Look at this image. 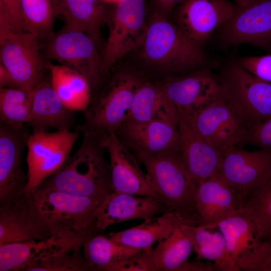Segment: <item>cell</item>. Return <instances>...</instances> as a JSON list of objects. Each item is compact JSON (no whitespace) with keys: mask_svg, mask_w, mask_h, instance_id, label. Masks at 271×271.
<instances>
[{"mask_svg":"<svg viewBox=\"0 0 271 271\" xmlns=\"http://www.w3.org/2000/svg\"><path fill=\"white\" fill-rule=\"evenodd\" d=\"M80 132L83 140L79 148L38 188L103 199L113 190L101 132L91 129Z\"/></svg>","mask_w":271,"mask_h":271,"instance_id":"6da1fadb","label":"cell"},{"mask_svg":"<svg viewBox=\"0 0 271 271\" xmlns=\"http://www.w3.org/2000/svg\"><path fill=\"white\" fill-rule=\"evenodd\" d=\"M41 41L28 31L15 28L0 16V60L18 87L33 89L48 76Z\"/></svg>","mask_w":271,"mask_h":271,"instance_id":"5b68a950","label":"cell"},{"mask_svg":"<svg viewBox=\"0 0 271 271\" xmlns=\"http://www.w3.org/2000/svg\"><path fill=\"white\" fill-rule=\"evenodd\" d=\"M217 172L239 194L242 204L246 195L271 175V151L235 147L221 152Z\"/></svg>","mask_w":271,"mask_h":271,"instance_id":"9a60e30c","label":"cell"},{"mask_svg":"<svg viewBox=\"0 0 271 271\" xmlns=\"http://www.w3.org/2000/svg\"><path fill=\"white\" fill-rule=\"evenodd\" d=\"M234 3L239 5L247 4L254 0H233Z\"/></svg>","mask_w":271,"mask_h":271,"instance_id":"f6af8a7d","label":"cell"},{"mask_svg":"<svg viewBox=\"0 0 271 271\" xmlns=\"http://www.w3.org/2000/svg\"><path fill=\"white\" fill-rule=\"evenodd\" d=\"M113 5L106 23L108 35L102 55L103 77L118 60L141 46L148 28L145 0H120Z\"/></svg>","mask_w":271,"mask_h":271,"instance_id":"52a82bcc","label":"cell"},{"mask_svg":"<svg viewBox=\"0 0 271 271\" xmlns=\"http://www.w3.org/2000/svg\"><path fill=\"white\" fill-rule=\"evenodd\" d=\"M52 85L68 109L86 111L92 100V89L87 79L77 71L47 61Z\"/></svg>","mask_w":271,"mask_h":271,"instance_id":"83f0119b","label":"cell"},{"mask_svg":"<svg viewBox=\"0 0 271 271\" xmlns=\"http://www.w3.org/2000/svg\"><path fill=\"white\" fill-rule=\"evenodd\" d=\"M143 57L155 65L174 72L209 66L204 50L194 45L178 27L156 13L148 24L140 46Z\"/></svg>","mask_w":271,"mask_h":271,"instance_id":"7a4b0ae2","label":"cell"},{"mask_svg":"<svg viewBox=\"0 0 271 271\" xmlns=\"http://www.w3.org/2000/svg\"><path fill=\"white\" fill-rule=\"evenodd\" d=\"M18 87L7 68L0 63V88Z\"/></svg>","mask_w":271,"mask_h":271,"instance_id":"7bdbcfd3","label":"cell"},{"mask_svg":"<svg viewBox=\"0 0 271 271\" xmlns=\"http://www.w3.org/2000/svg\"><path fill=\"white\" fill-rule=\"evenodd\" d=\"M193 250V245L178 227L160 240L153 250L156 271H178Z\"/></svg>","mask_w":271,"mask_h":271,"instance_id":"1f68e13d","label":"cell"},{"mask_svg":"<svg viewBox=\"0 0 271 271\" xmlns=\"http://www.w3.org/2000/svg\"><path fill=\"white\" fill-rule=\"evenodd\" d=\"M240 209L252 220L260 237L271 241V175L246 195Z\"/></svg>","mask_w":271,"mask_h":271,"instance_id":"d6a6232c","label":"cell"},{"mask_svg":"<svg viewBox=\"0 0 271 271\" xmlns=\"http://www.w3.org/2000/svg\"><path fill=\"white\" fill-rule=\"evenodd\" d=\"M178 127L180 153L188 173L198 187L217 171L221 152L208 144L180 116Z\"/></svg>","mask_w":271,"mask_h":271,"instance_id":"7402d4cb","label":"cell"},{"mask_svg":"<svg viewBox=\"0 0 271 271\" xmlns=\"http://www.w3.org/2000/svg\"><path fill=\"white\" fill-rule=\"evenodd\" d=\"M201 220L197 213L186 214L167 209L158 217L145 220L142 224L117 232L108 236L122 244L137 249L152 247L175 228L182 225H197Z\"/></svg>","mask_w":271,"mask_h":271,"instance_id":"603a6c76","label":"cell"},{"mask_svg":"<svg viewBox=\"0 0 271 271\" xmlns=\"http://www.w3.org/2000/svg\"><path fill=\"white\" fill-rule=\"evenodd\" d=\"M67 240L52 235L45 240L0 245V271L26 270L33 263L54 252Z\"/></svg>","mask_w":271,"mask_h":271,"instance_id":"f1b7e54d","label":"cell"},{"mask_svg":"<svg viewBox=\"0 0 271 271\" xmlns=\"http://www.w3.org/2000/svg\"><path fill=\"white\" fill-rule=\"evenodd\" d=\"M33 90L21 87L0 88V120L15 129L25 128L29 119Z\"/></svg>","mask_w":271,"mask_h":271,"instance_id":"836d02e7","label":"cell"},{"mask_svg":"<svg viewBox=\"0 0 271 271\" xmlns=\"http://www.w3.org/2000/svg\"><path fill=\"white\" fill-rule=\"evenodd\" d=\"M233 6L229 0H184L174 10L175 24L190 41L204 50L212 35L229 20Z\"/></svg>","mask_w":271,"mask_h":271,"instance_id":"5bb4252c","label":"cell"},{"mask_svg":"<svg viewBox=\"0 0 271 271\" xmlns=\"http://www.w3.org/2000/svg\"><path fill=\"white\" fill-rule=\"evenodd\" d=\"M152 246L112 266L108 271H156Z\"/></svg>","mask_w":271,"mask_h":271,"instance_id":"8d00e7d4","label":"cell"},{"mask_svg":"<svg viewBox=\"0 0 271 271\" xmlns=\"http://www.w3.org/2000/svg\"><path fill=\"white\" fill-rule=\"evenodd\" d=\"M180 228L191 241L198 259L213 261L217 270H241L231 257L220 231L210 232L204 225H182Z\"/></svg>","mask_w":271,"mask_h":271,"instance_id":"f546056e","label":"cell"},{"mask_svg":"<svg viewBox=\"0 0 271 271\" xmlns=\"http://www.w3.org/2000/svg\"><path fill=\"white\" fill-rule=\"evenodd\" d=\"M246 144L271 151V117L248 129L240 144Z\"/></svg>","mask_w":271,"mask_h":271,"instance_id":"74e56055","label":"cell"},{"mask_svg":"<svg viewBox=\"0 0 271 271\" xmlns=\"http://www.w3.org/2000/svg\"><path fill=\"white\" fill-rule=\"evenodd\" d=\"M217 270L213 264L204 263L199 261H185L178 271H213Z\"/></svg>","mask_w":271,"mask_h":271,"instance_id":"b9f144b4","label":"cell"},{"mask_svg":"<svg viewBox=\"0 0 271 271\" xmlns=\"http://www.w3.org/2000/svg\"><path fill=\"white\" fill-rule=\"evenodd\" d=\"M105 4H114L120 0H100Z\"/></svg>","mask_w":271,"mask_h":271,"instance_id":"bcb514c9","label":"cell"},{"mask_svg":"<svg viewBox=\"0 0 271 271\" xmlns=\"http://www.w3.org/2000/svg\"><path fill=\"white\" fill-rule=\"evenodd\" d=\"M138 158L144 164L153 187L166 209L197 213L195 197L198 187L188 173L180 151L142 155Z\"/></svg>","mask_w":271,"mask_h":271,"instance_id":"8992f818","label":"cell"},{"mask_svg":"<svg viewBox=\"0 0 271 271\" xmlns=\"http://www.w3.org/2000/svg\"><path fill=\"white\" fill-rule=\"evenodd\" d=\"M83 254L92 270L108 271L116 263L128 259L142 249L126 246L109 236L93 234L84 241Z\"/></svg>","mask_w":271,"mask_h":271,"instance_id":"4dcf8cb0","label":"cell"},{"mask_svg":"<svg viewBox=\"0 0 271 271\" xmlns=\"http://www.w3.org/2000/svg\"><path fill=\"white\" fill-rule=\"evenodd\" d=\"M246 70L258 78L271 83V54L263 56H251L237 59Z\"/></svg>","mask_w":271,"mask_h":271,"instance_id":"f35d334b","label":"cell"},{"mask_svg":"<svg viewBox=\"0 0 271 271\" xmlns=\"http://www.w3.org/2000/svg\"><path fill=\"white\" fill-rule=\"evenodd\" d=\"M0 16L7 18L15 28L29 31L24 19L21 0H0Z\"/></svg>","mask_w":271,"mask_h":271,"instance_id":"ab89813d","label":"cell"},{"mask_svg":"<svg viewBox=\"0 0 271 271\" xmlns=\"http://www.w3.org/2000/svg\"><path fill=\"white\" fill-rule=\"evenodd\" d=\"M215 75L223 96L248 129L271 117V83L246 70L237 59L226 62Z\"/></svg>","mask_w":271,"mask_h":271,"instance_id":"277c9868","label":"cell"},{"mask_svg":"<svg viewBox=\"0 0 271 271\" xmlns=\"http://www.w3.org/2000/svg\"><path fill=\"white\" fill-rule=\"evenodd\" d=\"M166 209L158 198L112 191L101 201L96 212L95 226L103 230L117 223L136 219L144 220Z\"/></svg>","mask_w":271,"mask_h":271,"instance_id":"44dd1931","label":"cell"},{"mask_svg":"<svg viewBox=\"0 0 271 271\" xmlns=\"http://www.w3.org/2000/svg\"><path fill=\"white\" fill-rule=\"evenodd\" d=\"M179 115L163 86L142 82L138 87L126 120L164 121L178 124Z\"/></svg>","mask_w":271,"mask_h":271,"instance_id":"4316f807","label":"cell"},{"mask_svg":"<svg viewBox=\"0 0 271 271\" xmlns=\"http://www.w3.org/2000/svg\"><path fill=\"white\" fill-rule=\"evenodd\" d=\"M34 193L52 235L87 238L97 229L96 212L103 199L42 188Z\"/></svg>","mask_w":271,"mask_h":271,"instance_id":"3957f363","label":"cell"},{"mask_svg":"<svg viewBox=\"0 0 271 271\" xmlns=\"http://www.w3.org/2000/svg\"><path fill=\"white\" fill-rule=\"evenodd\" d=\"M30 134L0 123V202L25 191L28 178L22 166V154Z\"/></svg>","mask_w":271,"mask_h":271,"instance_id":"d6986e66","label":"cell"},{"mask_svg":"<svg viewBox=\"0 0 271 271\" xmlns=\"http://www.w3.org/2000/svg\"><path fill=\"white\" fill-rule=\"evenodd\" d=\"M239 194L218 173L217 171L198 187L195 206L201 224L208 229L216 227L221 220L241 207Z\"/></svg>","mask_w":271,"mask_h":271,"instance_id":"ffe728a7","label":"cell"},{"mask_svg":"<svg viewBox=\"0 0 271 271\" xmlns=\"http://www.w3.org/2000/svg\"><path fill=\"white\" fill-rule=\"evenodd\" d=\"M185 119L204 140L220 152L239 146L248 129L222 91L211 103Z\"/></svg>","mask_w":271,"mask_h":271,"instance_id":"7c38bea8","label":"cell"},{"mask_svg":"<svg viewBox=\"0 0 271 271\" xmlns=\"http://www.w3.org/2000/svg\"><path fill=\"white\" fill-rule=\"evenodd\" d=\"M222 233L228 250L241 270H245L262 245L252 220L240 209L216 226Z\"/></svg>","mask_w":271,"mask_h":271,"instance_id":"d4e9b609","label":"cell"},{"mask_svg":"<svg viewBox=\"0 0 271 271\" xmlns=\"http://www.w3.org/2000/svg\"><path fill=\"white\" fill-rule=\"evenodd\" d=\"M44 52L48 59L55 61L79 73L91 89L102 79V56L96 42L87 34L64 26L46 40Z\"/></svg>","mask_w":271,"mask_h":271,"instance_id":"9c48e42d","label":"cell"},{"mask_svg":"<svg viewBox=\"0 0 271 271\" xmlns=\"http://www.w3.org/2000/svg\"><path fill=\"white\" fill-rule=\"evenodd\" d=\"M217 38L224 46L249 44L271 52V0L234 3L232 15L217 31Z\"/></svg>","mask_w":271,"mask_h":271,"instance_id":"8fae6325","label":"cell"},{"mask_svg":"<svg viewBox=\"0 0 271 271\" xmlns=\"http://www.w3.org/2000/svg\"><path fill=\"white\" fill-rule=\"evenodd\" d=\"M56 16L64 26L82 31L98 41L110 10L100 0H52Z\"/></svg>","mask_w":271,"mask_h":271,"instance_id":"484cf974","label":"cell"},{"mask_svg":"<svg viewBox=\"0 0 271 271\" xmlns=\"http://www.w3.org/2000/svg\"><path fill=\"white\" fill-rule=\"evenodd\" d=\"M101 144L109 155L114 191L159 199L138 157L116 133L101 132Z\"/></svg>","mask_w":271,"mask_h":271,"instance_id":"2e32d148","label":"cell"},{"mask_svg":"<svg viewBox=\"0 0 271 271\" xmlns=\"http://www.w3.org/2000/svg\"><path fill=\"white\" fill-rule=\"evenodd\" d=\"M178 126L164 121L141 122L126 120L117 132L137 157L155 156L180 151Z\"/></svg>","mask_w":271,"mask_h":271,"instance_id":"ac0fdd59","label":"cell"},{"mask_svg":"<svg viewBox=\"0 0 271 271\" xmlns=\"http://www.w3.org/2000/svg\"><path fill=\"white\" fill-rule=\"evenodd\" d=\"M52 235L34 193L24 191L0 202V245L45 240Z\"/></svg>","mask_w":271,"mask_h":271,"instance_id":"4fadbf2b","label":"cell"},{"mask_svg":"<svg viewBox=\"0 0 271 271\" xmlns=\"http://www.w3.org/2000/svg\"><path fill=\"white\" fill-rule=\"evenodd\" d=\"M162 86L179 115L185 119L193 116L221 93L216 75L209 66L171 77Z\"/></svg>","mask_w":271,"mask_h":271,"instance_id":"e0dca14e","label":"cell"},{"mask_svg":"<svg viewBox=\"0 0 271 271\" xmlns=\"http://www.w3.org/2000/svg\"><path fill=\"white\" fill-rule=\"evenodd\" d=\"M85 239L68 242L49 255L30 265L27 271L92 270L81 249Z\"/></svg>","mask_w":271,"mask_h":271,"instance_id":"e575fe53","label":"cell"},{"mask_svg":"<svg viewBox=\"0 0 271 271\" xmlns=\"http://www.w3.org/2000/svg\"><path fill=\"white\" fill-rule=\"evenodd\" d=\"M159 10L165 13H170L184 0H153Z\"/></svg>","mask_w":271,"mask_h":271,"instance_id":"ee69618b","label":"cell"},{"mask_svg":"<svg viewBox=\"0 0 271 271\" xmlns=\"http://www.w3.org/2000/svg\"><path fill=\"white\" fill-rule=\"evenodd\" d=\"M248 271H271V241H264Z\"/></svg>","mask_w":271,"mask_h":271,"instance_id":"60d3db41","label":"cell"},{"mask_svg":"<svg viewBox=\"0 0 271 271\" xmlns=\"http://www.w3.org/2000/svg\"><path fill=\"white\" fill-rule=\"evenodd\" d=\"M79 134L69 128L50 132L33 131L27 139V184L25 191L34 193L67 161Z\"/></svg>","mask_w":271,"mask_h":271,"instance_id":"ba28073f","label":"cell"},{"mask_svg":"<svg viewBox=\"0 0 271 271\" xmlns=\"http://www.w3.org/2000/svg\"><path fill=\"white\" fill-rule=\"evenodd\" d=\"M24 19L28 30L40 41L53 33L56 17L52 0H21Z\"/></svg>","mask_w":271,"mask_h":271,"instance_id":"d590c367","label":"cell"},{"mask_svg":"<svg viewBox=\"0 0 271 271\" xmlns=\"http://www.w3.org/2000/svg\"><path fill=\"white\" fill-rule=\"evenodd\" d=\"M74 113L62 102L48 76L33 90L31 114L27 124L33 131L69 128Z\"/></svg>","mask_w":271,"mask_h":271,"instance_id":"cb8c5ba5","label":"cell"},{"mask_svg":"<svg viewBox=\"0 0 271 271\" xmlns=\"http://www.w3.org/2000/svg\"><path fill=\"white\" fill-rule=\"evenodd\" d=\"M142 82L128 74L114 75L96 103L85 111L86 122L76 127L79 132L91 129L107 133L118 131L127 119L135 93Z\"/></svg>","mask_w":271,"mask_h":271,"instance_id":"30bf717a","label":"cell"}]
</instances>
